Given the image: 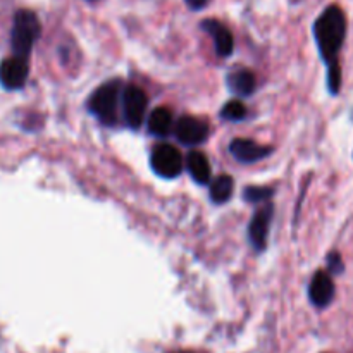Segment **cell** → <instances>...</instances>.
Instances as JSON below:
<instances>
[{"label": "cell", "mask_w": 353, "mask_h": 353, "mask_svg": "<svg viewBox=\"0 0 353 353\" xmlns=\"http://www.w3.org/2000/svg\"><path fill=\"white\" fill-rule=\"evenodd\" d=\"M347 16L340 6L333 3L323 10L314 23V40L321 59L326 64L327 72V90L333 97L340 93L341 88V68L340 52L343 48L347 38Z\"/></svg>", "instance_id": "obj_1"}, {"label": "cell", "mask_w": 353, "mask_h": 353, "mask_svg": "<svg viewBox=\"0 0 353 353\" xmlns=\"http://www.w3.org/2000/svg\"><path fill=\"white\" fill-rule=\"evenodd\" d=\"M41 26L40 19L33 10L21 9L14 16L12 31H10V45H12V55L23 57L30 61L31 50L40 38Z\"/></svg>", "instance_id": "obj_2"}, {"label": "cell", "mask_w": 353, "mask_h": 353, "mask_svg": "<svg viewBox=\"0 0 353 353\" xmlns=\"http://www.w3.org/2000/svg\"><path fill=\"white\" fill-rule=\"evenodd\" d=\"M121 92H123V83L119 79H112L109 83L100 85L88 99V110L105 126H114L119 119Z\"/></svg>", "instance_id": "obj_3"}, {"label": "cell", "mask_w": 353, "mask_h": 353, "mask_svg": "<svg viewBox=\"0 0 353 353\" xmlns=\"http://www.w3.org/2000/svg\"><path fill=\"white\" fill-rule=\"evenodd\" d=\"M121 107H123L124 123L131 130H138L147 116L148 99L140 86L126 85L123 86V92H121Z\"/></svg>", "instance_id": "obj_4"}, {"label": "cell", "mask_w": 353, "mask_h": 353, "mask_svg": "<svg viewBox=\"0 0 353 353\" xmlns=\"http://www.w3.org/2000/svg\"><path fill=\"white\" fill-rule=\"evenodd\" d=\"M150 165L155 174L165 179H172L181 174L185 162H183V155L178 148L169 143H162L152 150Z\"/></svg>", "instance_id": "obj_5"}, {"label": "cell", "mask_w": 353, "mask_h": 353, "mask_svg": "<svg viewBox=\"0 0 353 353\" xmlns=\"http://www.w3.org/2000/svg\"><path fill=\"white\" fill-rule=\"evenodd\" d=\"M174 133L176 138L183 145L196 147V145H202L209 138L210 128L205 119H200V117L195 116H181L176 121Z\"/></svg>", "instance_id": "obj_6"}, {"label": "cell", "mask_w": 353, "mask_h": 353, "mask_svg": "<svg viewBox=\"0 0 353 353\" xmlns=\"http://www.w3.org/2000/svg\"><path fill=\"white\" fill-rule=\"evenodd\" d=\"M30 76V61L23 57H7L0 62V85L6 90H21Z\"/></svg>", "instance_id": "obj_7"}, {"label": "cell", "mask_w": 353, "mask_h": 353, "mask_svg": "<svg viewBox=\"0 0 353 353\" xmlns=\"http://www.w3.org/2000/svg\"><path fill=\"white\" fill-rule=\"evenodd\" d=\"M272 214H274V207H272V203L265 202L264 205L254 214L250 224H248V238H250L252 247L257 252L265 250V247H268L269 228H271Z\"/></svg>", "instance_id": "obj_8"}, {"label": "cell", "mask_w": 353, "mask_h": 353, "mask_svg": "<svg viewBox=\"0 0 353 353\" xmlns=\"http://www.w3.org/2000/svg\"><path fill=\"white\" fill-rule=\"evenodd\" d=\"M336 295V288H334L333 278L330 272L317 271L312 276L309 285V300L314 307L317 309H326L331 305Z\"/></svg>", "instance_id": "obj_9"}, {"label": "cell", "mask_w": 353, "mask_h": 353, "mask_svg": "<svg viewBox=\"0 0 353 353\" xmlns=\"http://www.w3.org/2000/svg\"><path fill=\"white\" fill-rule=\"evenodd\" d=\"M230 152L241 164H254V162L268 157L272 152V148L259 145L257 141L247 140V138H234L230 143Z\"/></svg>", "instance_id": "obj_10"}, {"label": "cell", "mask_w": 353, "mask_h": 353, "mask_svg": "<svg viewBox=\"0 0 353 353\" xmlns=\"http://www.w3.org/2000/svg\"><path fill=\"white\" fill-rule=\"evenodd\" d=\"M202 30L212 37L214 48L219 57H230L234 50V38L231 31L217 19H205L202 21Z\"/></svg>", "instance_id": "obj_11"}, {"label": "cell", "mask_w": 353, "mask_h": 353, "mask_svg": "<svg viewBox=\"0 0 353 353\" xmlns=\"http://www.w3.org/2000/svg\"><path fill=\"white\" fill-rule=\"evenodd\" d=\"M186 169H188L193 181L199 183V185H207V183L210 181L212 169H210L209 159H207V155L202 154V152H190L188 157H186Z\"/></svg>", "instance_id": "obj_12"}, {"label": "cell", "mask_w": 353, "mask_h": 353, "mask_svg": "<svg viewBox=\"0 0 353 353\" xmlns=\"http://www.w3.org/2000/svg\"><path fill=\"white\" fill-rule=\"evenodd\" d=\"M172 128H174V116L168 107H157V109L152 110L150 116H148V131L154 137H168Z\"/></svg>", "instance_id": "obj_13"}, {"label": "cell", "mask_w": 353, "mask_h": 353, "mask_svg": "<svg viewBox=\"0 0 353 353\" xmlns=\"http://www.w3.org/2000/svg\"><path fill=\"white\" fill-rule=\"evenodd\" d=\"M228 86L233 93L240 97H250L255 92V74L248 69H236L228 76Z\"/></svg>", "instance_id": "obj_14"}, {"label": "cell", "mask_w": 353, "mask_h": 353, "mask_svg": "<svg viewBox=\"0 0 353 353\" xmlns=\"http://www.w3.org/2000/svg\"><path fill=\"white\" fill-rule=\"evenodd\" d=\"M234 181L230 174H221L210 185V200L214 203H226L233 195Z\"/></svg>", "instance_id": "obj_15"}, {"label": "cell", "mask_w": 353, "mask_h": 353, "mask_svg": "<svg viewBox=\"0 0 353 353\" xmlns=\"http://www.w3.org/2000/svg\"><path fill=\"white\" fill-rule=\"evenodd\" d=\"M245 116H247V107L240 100H230L224 103L223 110H221V117L226 121H233V123L245 119Z\"/></svg>", "instance_id": "obj_16"}, {"label": "cell", "mask_w": 353, "mask_h": 353, "mask_svg": "<svg viewBox=\"0 0 353 353\" xmlns=\"http://www.w3.org/2000/svg\"><path fill=\"white\" fill-rule=\"evenodd\" d=\"M274 195L271 186H248L243 192V199L250 203H264Z\"/></svg>", "instance_id": "obj_17"}, {"label": "cell", "mask_w": 353, "mask_h": 353, "mask_svg": "<svg viewBox=\"0 0 353 353\" xmlns=\"http://www.w3.org/2000/svg\"><path fill=\"white\" fill-rule=\"evenodd\" d=\"M326 264H327V272H330L331 276L343 274L345 264H343V259H341V255L338 254V252H331V254H327Z\"/></svg>", "instance_id": "obj_18"}, {"label": "cell", "mask_w": 353, "mask_h": 353, "mask_svg": "<svg viewBox=\"0 0 353 353\" xmlns=\"http://www.w3.org/2000/svg\"><path fill=\"white\" fill-rule=\"evenodd\" d=\"M185 2L192 10H200V9H203V7H205L210 0H185Z\"/></svg>", "instance_id": "obj_19"}, {"label": "cell", "mask_w": 353, "mask_h": 353, "mask_svg": "<svg viewBox=\"0 0 353 353\" xmlns=\"http://www.w3.org/2000/svg\"><path fill=\"white\" fill-rule=\"evenodd\" d=\"M174 353H192V352H174Z\"/></svg>", "instance_id": "obj_20"}, {"label": "cell", "mask_w": 353, "mask_h": 353, "mask_svg": "<svg viewBox=\"0 0 353 353\" xmlns=\"http://www.w3.org/2000/svg\"><path fill=\"white\" fill-rule=\"evenodd\" d=\"M90 2H95V0H90Z\"/></svg>", "instance_id": "obj_21"}]
</instances>
